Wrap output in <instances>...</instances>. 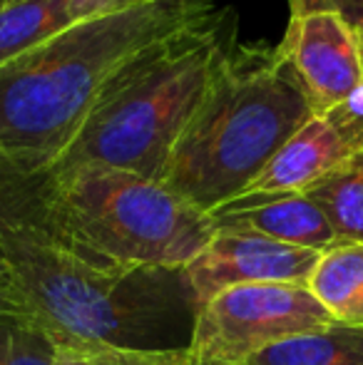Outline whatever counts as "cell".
Wrapping results in <instances>:
<instances>
[{
    "mask_svg": "<svg viewBox=\"0 0 363 365\" xmlns=\"http://www.w3.org/2000/svg\"><path fill=\"white\" fill-rule=\"evenodd\" d=\"M314 117L294 70L269 45H239L167 162L162 184L204 214L242 197Z\"/></svg>",
    "mask_w": 363,
    "mask_h": 365,
    "instance_id": "4",
    "label": "cell"
},
{
    "mask_svg": "<svg viewBox=\"0 0 363 365\" xmlns=\"http://www.w3.org/2000/svg\"><path fill=\"white\" fill-rule=\"evenodd\" d=\"M0 308L58 346L187 353L199 298L184 269H115L65 251L45 224L5 234Z\"/></svg>",
    "mask_w": 363,
    "mask_h": 365,
    "instance_id": "1",
    "label": "cell"
},
{
    "mask_svg": "<svg viewBox=\"0 0 363 365\" xmlns=\"http://www.w3.org/2000/svg\"><path fill=\"white\" fill-rule=\"evenodd\" d=\"M306 286L334 323L363 328V241H339L326 249Z\"/></svg>",
    "mask_w": 363,
    "mask_h": 365,
    "instance_id": "11",
    "label": "cell"
},
{
    "mask_svg": "<svg viewBox=\"0 0 363 365\" xmlns=\"http://www.w3.org/2000/svg\"><path fill=\"white\" fill-rule=\"evenodd\" d=\"M209 219L214 231H247L301 249L326 251L339 244L331 221L306 194H242Z\"/></svg>",
    "mask_w": 363,
    "mask_h": 365,
    "instance_id": "10",
    "label": "cell"
},
{
    "mask_svg": "<svg viewBox=\"0 0 363 365\" xmlns=\"http://www.w3.org/2000/svg\"><path fill=\"white\" fill-rule=\"evenodd\" d=\"M276 48L304 87L314 115L339 110L363 87L361 35L331 10L291 15Z\"/></svg>",
    "mask_w": 363,
    "mask_h": 365,
    "instance_id": "7",
    "label": "cell"
},
{
    "mask_svg": "<svg viewBox=\"0 0 363 365\" xmlns=\"http://www.w3.org/2000/svg\"><path fill=\"white\" fill-rule=\"evenodd\" d=\"M324 251L281 244L247 231H214L207 249L187 264L199 308L217 293L244 284L306 286Z\"/></svg>",
    "mask_w": 363,
    "mask_h": 365,
    "instance_id": "8",
    "label": "cell"
},
{
    "mask_svg": "<svg viewBox=\"0 0 363 365\" xmlns=\"http://www.w3.org/2000/svg\"><path fill=\"white\" fill-rule=\"evenodd\" d=\"M309 10H331V13L341 15L354 28L363 25V0H299V5L291 10V15L309 13Z\"/></svg>",
    "mask_w": 363,
    "mask_h": 365,
    "instance_id": "19",
    "label": "cell"
},
{
    "mask_svg": "<svg viewBox=\"0 0 363 365\" xmlns=\"http://www.w3.org/2000/svg\"><path fill=\"white\" fill-rule=\"evenodd\" d=\"M0 365H58V341L28 318L0 308Z\"/></svg>",
    "mask_w": 363,
    "mask_h": 365,
    "instance_id": "16",
    "label": "cell"
},
{
    "mask_svg": "<svg viewBox=\"0 0 363 365\" xmlns=\"http://www.w3.org/2000/svg\"><path fill=\"white\" fill-rule=\"evenodd\" d=\"M155 3H162V0H70V18H73V23H83V20L107 18V15H117Z\"/></svg>",
    "mask_w": 363,
    "mask_h": 365,
    "instance_id": "18",
    "label": "cell"
},
{
    "mask_svg": "<svg viewBox=\"0 0 363 365\" xmlns=\"http://www.w3.org/2000/svg\"><path fill=\"white\" fill-rule=\"evenodd\" d=\"M58 365H189L187 353L120 351L105 346H58Z\"/></svg>",
    "mask_w": 363,
    "mask_h": 365,
    "instance_id": "17",
    "label": "cell"
},
{
    "mask_svg": "<svg viewBox=\"0 0 363 365\" xmlns=\"http://www.w3.org/2000/svg\"><path fill=\"white\" fill-rule=\"evenodd\" d=\"M334 326L309 286L244 284L202 303L189 365H247L254 356L304 333Z\"/></svg>",
    "mask_w": 363,
    "mask_h": 365,
    "instance_id": "6",
    "label": "cell"
},
{
    "mask_svg": "<svg viewBox=\"0 0 363 365\" xmlns=\"http://www.w3.org/2000/svg\"><path fill=\"white\" fill-rule=\"evenodd\" d=\"M356 30H359V35H361V43H363V25H359V28H356ZM349 107H351V110H356V112H359V115H363V87H361V90L354 95V100L349 102Z\"/></svg>",
    "mask_w": 363,
    "mask_h": 365,
    "instance_id": "20",
    "label": "cell"
},
{
    "mask_svg": "<svg viewBox=\"0 0 363 365\" xmlns=\"http://www.w3.org/2000/svg\"><path fill=\"white\" fill-rule=\"evenodd\" d=\"M247 365H363V328L334 323L276 343Z\"/></svg>",
    "mask_w": 363,
    "mask_h": 365,
    "instance_id": "14",
    "label": "cell"
},
{
    "mask_svg": "<svg viewBox=\"0 0 363 365\" xmlns=\"http://www.w3.org/2000/svg\"><path fill=\"white\" fill-rule=\"evenodd\" d=\"M219 8V0H162L83 20L3 65L0 154L30 169L53 172L105 82L122 65Z\"/></svg>",
    "mask_w": 363,
    "mask_h": 365,
    "instance_id": "2",
    "label": "cell"
},
{
    "mask_svg": "<svg viewBox=\"0 0 363 365\" xmlns=\"http://www.w3.org/2000/svg\"><path fill=\"white\" fill-rule=\"evenodd\" d=\"M73 25L70 0H13L0 5V68Z\"/></svg>",
    "mask_w": 363,
    "mask_h": 365,
    "instance_id": "13",
    "label": "cell"
},
{
    "mask_svg": "<svg viewBox=\"0 0 363 365\" xmlns=\"http://www.w3.org/2000/svg\"><path fill=\"white\" fill-rule=\"evenodd\" d=\"M239 45L237 15L219 8L142 50L105 82L53 174L110 167L162 182L177 142Z\"/></svg>",
    "mask_w": 363,
    "mask_h": 365,
    "instance_id": "3",
    "label": "cell"
},
{
    "mask_svg": "<svg viewBox=\"0 0 363 365\" xmlns=\"http://www.w3.org/2000/svg\"><path fill=\"white\" fill-rule=\"evenodd\" d=\"M48 234L97 266L187 269L212 241L214 224L162 182L110 167H75L53 174Z\"/></svg>",
    "mask_w": 363,
    "mask_h": 365,
    "instance_id": "5",
    "label": "cell"
},
{
    "mask_svg": "<svg viewBox=\"0 0 363 365\" xmlns=\"http://www.w3.org/2000/svg\"><path fill=\"white\" fill-rule=\"evenodd\" d=\"M3 3H13V0H0V5H3Z\"/></svg>",
    "mask_w": 363,
    "mask_h": 365,
    "instance_id": "22",
    "label": "cell"
},
{
    "mask_svg": "<svg viewBox=\"0 0 363 365\" xmlns=\"http://www.w3.org/2000/svg\"><path fill=\"white\" fill-rule=\"evenodd\" d=\"M331 221L339 241H363V149L306 192Z\"/></svg>",
    "mask_w": 363,
    "mask_h": 365,
    "instance_id": "15",
    "label": "cell"
},
{
    "mask_svg": "<svg viewBox=\"0 0 363 365\" xmlns=\"http://www.w3.org/2000/svg\"><path fill=\"white\" fill-rule=\"evenodd\" d=\"M296 5H299V0H289V10H294Z\"/></svg>",
    "mask_w": 363,
    "mask_h": 365,
    "instance_id": "21",
    "label": "cell"
},
{
    "mask_svg": "<svg viewBox=\"0 0 363 365\" xmlns=\"http://www.w3.org/2000/svg\"><path fill=\"white\" fill-rule=\"evenodd\" d=\"M53 172H40L0 154V274L5 261V234L23 226H48Z\"/></svg>",
    "mask_w": 363,
    "mask_h": 365,
    "instance_id": "12",
    "label": "cell"
},
{
    "mask_svg": "<svg viewBox=\"0 0 363 365\" xmlns=\"http://www.w3.org/2000/svg\"><path fill=\"white\" fill-rule=\"evenodd\" d=\"M363 149V115L339 107L314 115L272 157L244 194H306Z\"/></svg>",
    "mask_w": 363,
    "mask_h": 365,
    "instance_id": "9",
    "label": "cell"
}]
</instances>
